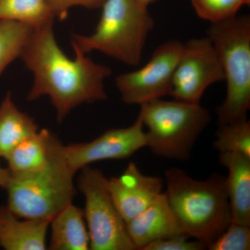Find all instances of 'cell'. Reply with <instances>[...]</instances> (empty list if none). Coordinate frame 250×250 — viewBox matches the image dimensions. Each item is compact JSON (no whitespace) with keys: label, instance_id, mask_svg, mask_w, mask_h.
Masks as SVG:
<instances>
[{"label":"cell","instance_id":"6da1fadb","mask_svg":"<svg viewBox=\"0 0 250 250\" xmlns=\"http://www.w3.org/2000/svg\"><path fill=\"white\" fill-rule=\"evenodd\" d=\"M73 50L72 60L57 43L52 23L33 29L19 57L33 75L28 100L48 97L59 123L80 105L107 98L104 82L111 69Z\"/></svg>","mask_w":250,"mask_h":250},{"label":"cell","instance_id":"7a4b0ae2","mask_svg":"<svg viewBox=\"0 0 250 250\" xmlns=\"http://www.w3.org/2000/svg\"><path fill=\"white\" fill-rule=\"evenodd\" d=\"M165 183L167 202L184 234L207 249L231 223L226 177L214 173L197 180L172 167L165 172Z\"/></svg>","mask_w":250,"mask_h":250},{"label":"cell","instance_id":"3957f363","mask_svg":"<svg viewBox=\"0 0 250 250\" xmlns=\"http://www.w3.org/2000/svg\"><path fill=\"white\" fill-rule=\"evenodd\" d=\"M76 171L69 164L65 146L56 136L48 164L41 170L12 173L4 188L7 207L20 218L52 220L75 197Z\"/></svg>","mask_w":250,"mask_h":250},{"label":"cell","instance_id":"277c9868","mask_svg":"<svg viewBox=\"0 0 250 250\" xmlns=\"http://www.w3.org/2000/svg\"><path fill=\"white\" fill-rule=\"evenodd\" d=\"M96 29L90 35L72 34L73 49L102 52L130 66H138L154 19L138 0H105Z\"/></svg>","mask_w":250,"mask_h":250},{"label":"cell","instance_id":"5b68a950","mask_svg":"<svg viewBox=\"0 0 250 250\" xmlns=\"http://www.w3.org/2000/svg\"><path fill=\"white\" fill-rule=\"evenodd\" d=\"M207 37L216 51L227 83L217 108L218 125L248 119L250 108V17L248 15L210 24Z\"/></svg>","mask_w":250,"mask_h":250},{"label":"cell","instance_id":"8992f818","mask_svg":"<svg viewBox=\"0 0 250 250\" xmlns=\"http://www.w3.org/2000/svg\"><path fill=\"white\" fill-rule=\"evenodd\" d=\"M140 116L146 132L147 147L156 155L187 161L200 135L211 117L200 103L161 99L141 105Z\"/></svg>","mask_w":250,"mask_h":250},{"label":"cell","instance_id":"52a82bcc","mask_svg":"<svg viewBox=\"0 0 250 250\" xmlns=\"http://www.w3.org/2000/svg\"><path fill=\"white\" fill-rule=\"evenodd\" d=\"M80 171L77 184L84 197L83 213L89 233L90 250H136L108 190V179L101 170L90 166Z\"/></svg>","mask_w":250,"mask_h":250},{"label":"cell","instance_id":"ba28073f","mask_svg":"<svg viewBox=\"0 0 250 250\" xmlns=\"http://www.w3.org/2000/svg\"><path fill=\"white\" fill-rule=\"evenodd\" d=\"M182 47L178 40L166 41L156 47L144 66L118 75L116 85L123 103L141 106L170 95Z\"/></svg>","mask_w":250,"mask_h":250},{"label":"cell","instance_id":"9c48e42d","mask_svg":"<svg viewBox=\"0 0 250 250\" xmlns=\"http://www.w3.org/2000/svg\"><path fill=\"white\" fill-rule=\"evenodd\" d=\"M225 81L218 54L207 36L192 39L183 43L176 66L170 96L189 103H200L206 90Z\"/></svg>","mask_w":250,"mask_h":250},{"label":"cell","instance_id":"30bf717a","mask_svg":"<svg viewBox=\"0 0 250 250\" xmlns=\"http://www.w3.org/2000/svg\"><path fill=\"white\" fill-rule=\"evenodd\" d=\"M143 127L139 114L134 124L128 127L107 130L90 142L65 146L67 160L77 172L97 161L129 158L141 148L147 147Z\"/></svg>","mask_w":250,"mask_h":250},{"label":"cell","instance_id":"8fae6325","mask_svg":"<svg viewBox=\"0 0 250 250\" xmlns=\"http://www.w3.org/2000/svg\"><path fill=\"white\" fill-rule=\"evenodd\" d=\"M164 185V179L143 174L134 162L119 177L108 179V190L126 224L162 193Z\"/></svg>","mask_w":250,"mask_h":250},{"label":"cell","instance_id":"7c38bea8","mask_svg":"<svg viewBox=\"0 0 250 250\" xmlns=\"http://www.w3.org/2000/svg\"><path fill=\"white\" fill-rule=\"evenodd\" d=\"M126 225L136 250H143L159 240L179 235L186 236L171 210L165 192Z\"/></svg>","mask_w":250,"mask_h":250},{"label":"cell","instance_id":"4fadbf2b","mask_svg":"<svg viewBox=\"0 0 250 250\" xmlns=\"http://www.w3.org/2000/svg\"><path fill=\"white\" fill-rule=\"evenodd\" d=\"M50 220L18 217L7 206L0 207V246L6 250L47 249Z\"/></svg>","mask_w":250,"mask_h":250},{"label":"cell","instance_id":"5bb4252c","mask_svg":"<svg viewBox=\"0 0 250 250\" xmlns=\"http://www.w3.org/2000/svg\"><path fill=\"white\" fill-rule=\"evenodd\" d=\"M219 162L228 170L226 187L231 222L250 226V156L220 152Z\"/></svg>","mask_w":250,"mask_h":250},{"label":"cell","instance_id":"9a60e30c","mask_svg":"<svg viewBox=\"0 0 250 250\" xmlns=\"http://www.w3.org/2000/svg\"><path fill=\"white\" fill-rule=\"evenodd\" d=\"M50 225L49 250H90L89 233L83 210L72 202L52 219Z\"/></svg>","mask_w":250,"mask_h":250},{"label":"cell","instance_id":"2e32d148","mask_svg":"<svg viewBox=\"0 0 250 250\" xmlns=\"http://www.w3.org/2000/svg\"><path fill=\"white\" fill-rule=\"evenodd\" d=\"M56 136L48 129L39 130L19 143L5 160L12 173H25L41 170L48 164Z\"/></svg>","mask_w":250,"mask_h":250},{"label":"cell","instance_id":"e0dca14e","mask_svg":"<svg viewBox=\"0 0 250 250\" xmlns=\"http://www.w3.org/2000/svg\"><path fill=\"white\" fill-rule=\"evenodd\" d=\"M38 131L35 121L20 111L11 93L6 94L0 104V158L6 159L19 143Z\"/></svg>","mask_w":250,"mask_h":250},{"label":"cell","instance_id":"ac0fdd59","mask_svg":"<svg viewBox=\"0 0 250 250\" xmlns=\"http://www.w3.org/2000/svg\"><path fill=\"white\" fill-rule=\"evenodd\" d=\"M54 18L46 0H0V21H16L36 29L52 24Z\"/></svg>","mask_w":250,"mask_h":250},{"label":"cell","instance_id":"d6986e66","mask_svg":"<svg viewBox=\"0 0 250 250\" xmlns=\"http://www.w3.org/2000/svg\"><path fill=\"white\" fill-rule=\"evenodd\" d=\"M33 29L24 23L0 21V76L11 62L19 58Z\"/></svg>","mask_w":250,"mask_h":250},{"label":"cell","instance_id":"ffe728a7","mask_svg":"<svg viewBox=\"0 0 250 250\" xmlns=\"http://www.w3.org/2000/svg\"><path fill=\"white\" fill-rule=\"evenodd\" d=\"M213 147L219 152L241 153L250 156V121L219 126Z\"/></svg>","mask_w":250,"mask_h":250},{"label":"cell","instance_id":"44dd1931","mask_svg":"<svg viewBox=\"0 0 250 250\" xmlns=\"http://www.w3.org/2000/svg\"><path fill=\"white\" fill-rule=\"evenodd\" d=\"M197 16L210 24L227 21L237 16L250 0H190Z\"/></svg>","mask_w":250,"mask_h":250},{"label":"cell","instance_id":"7402d4cb","mask_svg":"<svg viewBox=\"0 0 250 250\" xmlns=\"http://www.w3.org/2000/svg\"><path fill=\"white\" fill-rule=\"evenodd\" d=\"M209 250H250V226L231 222L223 233L207 246Z\"/></svg>","mask_w":250,"mask_h":250},{"label":"cell","instance_id":"603a6c76","mask_svg":"<svg viewBox=\"0 0 250 250\" xmlns=\"http://www.w3.org/2000/svg\"><path fill=\"white\" fill-rule=\"evenodd\" d=\"M207 246L202 242L184 235L170 237L153 242L143 250H203Z\"/></svg>","mask_w":250,"mask_h":250},{"label":"cell","instance_id":"cb8c5ba5","mask_svg":"<svg viewBox=\"0 0 250 250\" xmlns=\"http://www.w3.org/2000/svg\"><path fill=\"white\" fill-rule=\"evenodd\" d=\"M105 0H46L51 12L60 21L66 18L68 11L75 6L87 9H99L103 6Z\"/></svg>","mask_w":250,"mask_h":250},{"label":"cell","instance_id":"d4e9b609","mask_svg":"<svg viewBox=\"0 0 250 250\" xmlns=\"http://www.w3.org/2000/svg\"><path fill=\"white\" fill-rule=\"evenodd\" d=\"M11 172L9 169L4 168L0 164V187L5 188L10 178Z\"/></svg>","mask_w":250,"mask_h":250},{"label":"cell","instance_id":"484cf974","mask_svg":"<svg viewBox=\"0 0 250 250\" xmlns=\"http://www.w3.org/2000/svg\"><path fill=\"white\" fill-rule=\"evenodd\" d=\"M140 4L142 5L144 7L148 8V6H149L152 3L154 2L155 0H138Z\"/></svg>","mask_w":250,"mask_h":250}]
</instances>
